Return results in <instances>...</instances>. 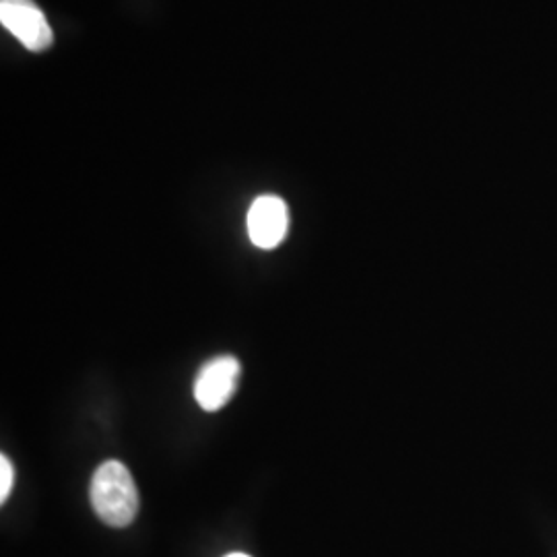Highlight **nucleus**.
Wrapping results in <instances>:
<instances>
[{"mask_svg": "<svg viewBox=\"0 0 557 557\" xmlns=\"http://www.w3.org/2000/svg\"><path fill=\"white\" fill-rule=\"evenodd\" d=\"M289 209L275 195H262L248 211V236L262 250H273L287 236Z\"/></svg>", "mask_w": 557, "mask_h": 557, "instance_id": "20e7f679", "label": "nucleus"}, {"mask_svg": "<svg viewBox=\"0 0 557 557\" xmlns=\"http://www.w3.org/2000/svg\"><path fill=\"white\" fill-rule=\"evenodd\" d=\"M225 557H250V556H246V554H230V556H225Z\"/></svg>", "mask_w": 557, "mask_h": 557, "instance_id": "423d86ee", "label": "nucleus"}, {"mask_svg": "<svg viewBox=\"0 0 557 557\" xmlns=\"http://www.w3.org/2000/svg\"><path fill=\"white\" fill-rule=\"evenodd\" d=\"M0 23L29 52H44L52 46V27L34 0H0Z\"/></svg>", "mask_w": 557, "mask_h": 557, "instance_id": "f03ea898", "label": "nucleus"}, {"mask_svg": "<svg viewBox=\"0 0 557 557\" xmlns=\"http://www.w3.org/2000/svg\"><path fill=\"white\" fill-rule=\"evenodd\" d=\"M89 498L96 515L116 529L128 527L139 515V490L120 460L101 462L91 479Z\"/></svg>", "mask_w": 557, "mask_h": 557, "instance_id": "f257e3e1", "label": "nucleus"}, {"mask_svg": "<svg viewBox=\"0 0 557 557\" xmlns=\"http://www.w3.org/2000/svg\"><path fill=\"white\" fill-rule=\"evenodd\" d=\"M13 481H15L13 462L7 458V455H2V457H0V502H2V504L11 496Z\"/></svg>", "mask_w": 557, "mask_h": 557, "instance_id": "39448f33", "label": "nucleus"}, {"mask_svg": "<svg viewBox=\"0 0 557 557\" xmlns=\"http://www.w3.org/2000/svg\"><path fill=\"white\" fill-rule=\"evenodd\" d=\"M242 366L234 356H220L200 368L195 382V398L200 409L213 413L225 407L238 391Z\"/></svg>", "mask_w": 557, "mask_h": 557, "instance_id": "7ed1b4c3", "label": "nucleus"}]
</instances>
